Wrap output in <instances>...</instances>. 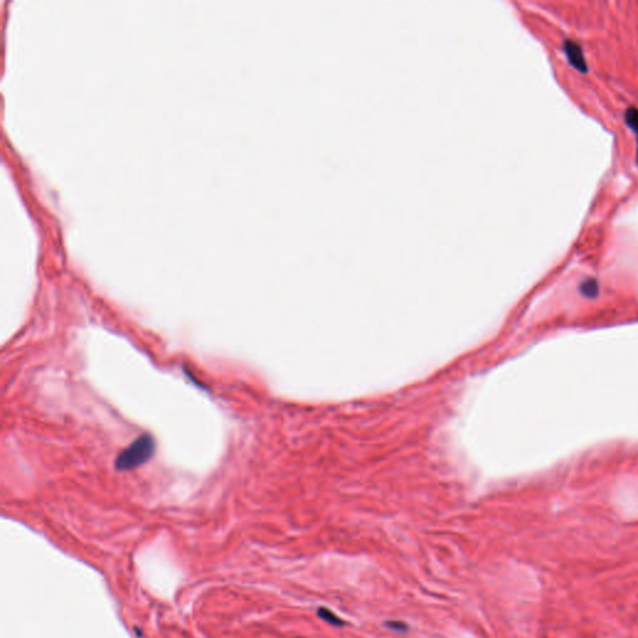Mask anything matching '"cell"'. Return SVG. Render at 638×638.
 <instances>
[{
    "mask_svg": "<svg viewBox=\"0 0 638 638\" xmlns=\"http://www.w3.org/2000/svg\"><path fill=\"white\" fill-rule=\"evenodd\" d=\"M598 290V282L595 278H587L580 285V292L586 298H596Z\"/></svg>",
    "mask_w": 638,
    "mask_h": 638,
    "instance_id": "cell-4",
    "label": "cell"
},
{
    "mask_svg": "<svg viewBox=\"0 0 638 638\" xmlns=\"http://www.w3.org/2000/svg\"><path fill=\"white\" fill-rule=\"evenodd\" d=\"M637 162H638V147H637Z\"/></svg>",
    "mask_w": 638,
    "mask_h": 638,
    "instance_id": "cell-7",
    "label": "cell"
},
{
    "mask_svg": "<svg viewBox=\"0 0 638 638\" xmlns=\"http://www.w3.org/2000/svg\"><path fill=\"white\" fill-rule=\"evenodd\" d=\"M156 443L154 438L150 434H144L120 452L115 460V467L120 472L136 469L149 462L154 457Z\"/></svg>",
    "mask_w": 638,
    "mask_h": 638,
    "instance_id": "cell-1",
    "label": "cell"
},
{
    "mask_svg": "<svg viewBox=\"0 0 638 638\" xmlns=\"http://www.w3.org/2000/svg\"><path fill=\"white\" fill-rule=\"evenodd\" d=\"M626 123L634 132L638 134V110L631 108L626 111Z\"/></svg>",
    "mask_w": 638,
    "mask_h": 638,
    "instance_id": "cell-5",
    "label": "cell"
},
{
    "mask_svg": "<svg viewBox=\"0 0 638 638\" xmlns=\"http://www.w3.org/2000/svg\"><path fill=\"white\" fill-rule=\"evenodd\" d=\"M317 615L319 616V617L322 618L323 621H326V622L329 623V625H333V626H337V627H342L346 625V622L343 621L342 618L337 616L336 613L331 611L328 608H318V611H317Z\"/></svg>",
    "mask_w": 638,
    "mask_h": 638,
    "instance_id": "cell-3",
    "label": "cell"
},
{
    "mask_svg": "<svg viewBox=\"0 0 638 638\" xmlns=\"http://www.w3.org/2000/svg\"><path fill=\"white\" fill-rule=\"evenodd\" d=\"M385 626L389 630H394V631H399V632H404V631L408 630V625L404 622H400V621H388V622H385Z\"/></svg>",
    "mask_w": 638,
    "mask_h": 638,
    "instance_id": "cell-6",
    "label": "cell"
},
{
    "mask_svg": "<svg viewBox=\"0 0 638 638\" xmlns=\"http://www.w3.org/2000/svg\"><path fill=\"white\" fill-rule=\"evenodd\" d=\"M564 49H565L566 55H567V59H569L571 65L576 70H579V72L586 73L587 64L585 62V57H583V52H582L580 45L575 42H572V40H566L565 44H564Z\"/></svg>",
    "mask_w": 638,
    "mask_h": 638,
    "instance_id": "cell-2",
    "label": "cell"
}]
</instances>
